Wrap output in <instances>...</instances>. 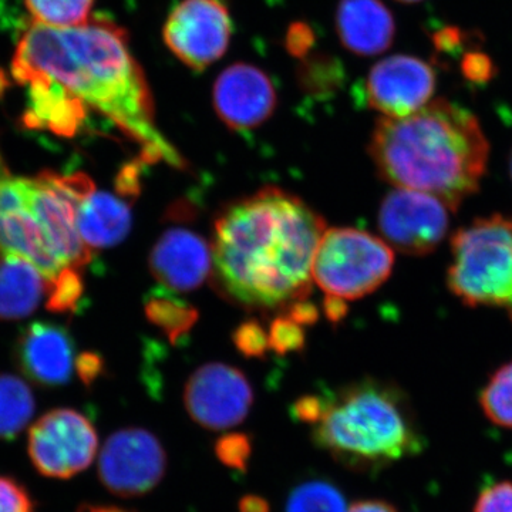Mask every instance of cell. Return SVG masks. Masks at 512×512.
<instances>
[{"label": "cell", "instance_id": "2", "mask_svg": "<svg viewBox=\"0 0 512 512\" xmlns=\"http://www.w3.org/2000/svg\"><path fill=\"white\" fill-rule=\"evenodd\" d=\"M326 225L301 198L276 187L231 202L212 237V284L248 311L288 309L306 301Z\"/></svg>", "mask_w": 512, "mask_h": 512}, {"label": "cell", "instance_id": "13", "mask_svg": "<svg viewBox=\"0 0 512 512\" xmlns=\"http://www.w3.org/2000/svg\"><path fill=\"white\" fill-rule=\"evenodd\" d=\"M436 90V73L424 60L392 56L380 60L367 74L366 101L383 117L410 116L430 103Z\"/></svg>", "mask_w": 512, "mask_h": 512}, {"label": "cell", "instance_id": "40", "mask_svg": "<svg viewBox=\"0 0 512 512\" xmlns=\"http://www.w3.org/2000/svg\"><path fill=\"white\" fill-rule=\"evenodd\" d=\"M323 306H325L326 316H328L330 322L333 323L340 322V320L345 318L346 313H348V305H346V301L336 298V296H326Z\"/></svg>", "mask_w": 512, "mask_h": 512}, {"label": "cell", "instance_id": "29", "mask_svg": "<svg viewBox=\"0 0 512 512\" xmlns=\"http://www.w3.org/2000/svg\"><path fill=\"white\" fill-rule=\"evenodd\" d=\"M268 336L269 348L274 349L279 355L299 352L305 346V332L302 326L286 315L274 319Z\"/></svg>", "mask_w": 512, "mask_h": 512}, {"label": "cell", "instance_id": "18", "mask_svg": "<svg viewBox=\"0 0 512 512\" xmlns=\"http://www.w3.org/2000/svg\"><path fill=\"white\" fill-rule=\"evenodd\" d=\"M340 43L356 56H377L392 46L396 23L382 0H340L336 10Z\"/></svg>", "mask_w": 512, "mask_h": 512}, {"label": "cell", "instance_id": "5", "mask_svg": "<svg viewBox=\"0 0 512 512\" xmlns=\"http://www.w3.org/2000/svg\"><path fill=\"white\" fill-rule=\"evenodd\" d=\"M447 286L464 305L512 303V218H477L451 238Z\"/></svg>", "mask_w": 512, "mask_h": 512}, {"label": "cell", "instance_id": "41", "mask_svg": "<svg viewBox=\"0 0 512 512\" xmlns=\"http://www.w3.org/2000/svg\"><path fill=\"white\" fill-rule=\"evenodd\" d=\"M348 512H399L394 505L383 500H362L350 505Z\"/></svg>", "mask_w": 512, "mask_h": 512}, {"label": "cell", "instance_id": "27", "mask_svg": "<svg viewBox=\"0 0 512 512\" xmlns=\"http://www.w3.org/2000/svg\"><path fill=\"white\" fill-rule=\"evenodd\" d=\"M84 292L83 276L77 266H64L47 281L46 308L50 312L69 313L77 311Z\"/></svg>", "mask_w": 512, "mask_h": 512}, {"label": "cell", "instance_id": "28", "mask_svg": "<svg viewBox=\"0 0 512 512\" xmlns=\"http://www.w3.org/2000/svg\"><path fill=\"white\" fill-rule=\"evenodd\" d=\"M215 456L225 467L244 473L252 456L251 437L244 433L224 434L215 443Z\"/></svg>", "mask_w": 512, "mask_h": 512}, {"label": "cell", "instance_id": "33", "mask_svg": "<svg viewBox=\"0 0 512 512\" xmlns=\"http://www.w3.org/2000/svg\"><path fill=\"white\" fill-rule=\"evenodd\" d=\"M461 72L470 82L484 84L490 82L497 73V67L490 56L481 52H470L461 62Z\"/></svg>", "mask_w": 512, "mask_h": 512}, {"label": "cell", "instance_id": "35", "mask_svg": "<svg viewBox=\"0 0 512 512\" xmlns=\"http://www.w3.org/2000/svg\"><path fill=\"white\" fill-rule=\"evenodd\" d=\"M116 191L121 198L134 200L140 192V164L130 163L124 165L116 178Z\"/></svg>", "mask_w": 512, "mask_h": 512}, {"label": "cell", "instance_id": "11", "mask_svg": "<svg viewBox=\"0 0 512 512\" xmlns=\"http://www.w3.org/2000/svg\"><path fill=\"white\" fill-rule=\"evenodd\" d=\"M254 390L237 367L210 363L192 373L184 390V406L204 429H232L247 419Z\"/></svg>", "mask_w": 512, "mask_h": 512}, {"label": "cell", "instance_id": "7", "mask_svg": "<svg viewBox=\"0 0 512 512\" xmlns=\"http://www.w3.org/2000/svg\"><path fill=\"white\" fill-rule=\"evenodd\" d=\"M99 437L92 421L73 409L43 414L29 429L28 454L43 477L69 480L97 456Z\"/></svg>", "mask_w": 512, "mask_h": 512}, {"label": "cell", "instance_id": "17", "mask_svg": "<svg viewBox=\"0 0 512 512\" xmlns=\"http://www.w3.org/2000/svg\"><path fill=\"white\" fill-rule=\"evenodd\" d=\"M148 264L151 274L165 288L194 291L211 276V247L190 229H168L154 245Z\"/></svg>", "mask_w": 512, "mask_h": 512}, {"label": "cell", "instance_id": "24", "mask_svg": "<svg viewBox=\"0 0 512 512\" xmlns=\"http://www.w3.org/2000/svg\"><path fill=\"white\" fill-rule=\"evenodd\" d=\"M147 318L158 326L171 342L190 332L198 313L192 306L171 296H151L146 306Z\"/></svg>", "mask_w": 512, "mask_h": 512}, {"label": "cell", "instance_id": "1", "mask_svg": "<svg viewBox=\"0 0 512 512\" xmlns=\"http://www.w3.org/2000/svg\"><path fill=\"white\" fill-rule=\"evenodd\" d=\"M12 73L19 84H55L99 111L143 147V160L184 167L156 127L147 77L134 59L126 30L104 18L76 28L32 23L20 36Z\"/></svg>", "mask_w": 512, "mask_h": 512}, {"label": "cell", "instance_id": "14", "mask_svg": "<svg viewBox=\"0 0 512 512\" xmlns=\"http://www.w3.org/2000/svg\"><path fill=\"white\" fill-rule=\"evenodd\" d=\"M0 254L29 259L49 281L64 268L28 205V178L0 174Z\"/></svg>", "mask_w": 512, "mask_h": 512}, {"label": "cell", "instance_id": "19", "mask_svg": "<svg viewBox=\"0 0 512 512\" xmlns=\"http://www.w3.org/2000/svg\"><path fill=\"white\" fill-rule=\"evenodd\" d=\"M28 87L26 127L49 130L60 137H74L86 120L87 107L55 84L32 82Z\"/></svg>", "mask_w": 512, "mask_h": 512}, {"label": "cell", "instance_id": "46", "mask_svg": "<svg viewBox=\"0 0 512 512\" xmlns=\"http://www.w3.org/2000/svg\"><path fill=\"white\" fill-rule=\"evenodd\" d=\"M510 173L512 178V151H511V157H510Z\"/></svg>", "mask_w": 512, "mask_h": 512}, {"label": "cell", "instance_id": "34", "mask_svg": "<svg viewBox=\"0 0 512 512\" xmlns=\"http://www.w3.org/2000/svg\"><path fill=\"white\" fill-rule=\"evenodd\" d=\"M315 42L311 28L305 23H295L288 30L286 35V49L291 55L305 57Z\"/></svg>", "mask_w": 512, "mask_h": 512}, {"label": "cell", "instance_id": "20", "mask_svg": "<svg viewBox=\"0 0 512 512\" xmlns=\"http://www.w3.org/2000/svg\"><path fill=\"white\" fill-rule=\"evenodd\" d=\"M130 205L109 192L94 191L77 208V227L90 249L120 244L131 229Z\"/></svg>", "mask_w": 512, "mask_h": 512}, {"label": "cell", "instance_id": "30", "mask_svg": "<svg viewBox=\"0 0 512 512\" xmlns=\"http://www.w3.org/2000/svg\"><path fill=\"white\" fill-rule=\"evenodd\" d=\"M28 488L16 478L0 476V512H35Z\"/></svg>", "mask_w": 512, "mask_h": 512}, {"label": "cell", "instance_id": "25", "mask_svg": "<svg viewBox=\"0 0 512 512\" xmlns=\"http://www.w3.org/2000/svg\"><path fill=\"white\" fill-rule=\"evenodd\" d=\"M285 512H348L339 488L323 480L306 481L289 494Z\"/></svg>", "mask_w": 512, "mask_h": 512}, {"label": "cell", "instance_id": "3", "mask_svg": "<svg viewBox=\"0 0 512 512\" xmlns=\"http://www.w3.org/2000/svg\"><path fill=\"white\" fill-rule=\"evenodd\" d=\"M369 154L386 183L427 192L454 212L480 190L490 143L470 110L437 99L410 116L380 117Z\"/></svg>", "mask_w": 512, "mask_h": 512}, {"label": "cell", "instance_id": "12", "mask_svg": "<svg viewBox=\"0 0 512 512\" xmlns=\"http://www.w3.org/2000/svg\"><path fill=\"white\" fill-rule=\"evenodd\" d=\"M28 205L47 245L64 266L83 268L92 261V249L84 244L77 227L80 202L63 187L59 174L43 171L28 178Z\"/></svg>", "mask_w": 512, "mask_h": 512}, {"label": "cell", "instance_id": "32", "mask_svg": "<svg viewBox=\"0 0 512 512\" xmlns=\"http://www.w3.org/2000/svg\"><path fill=\"white\" fill-rule=\"evenodd\" d=\"M474 512H512V483L503 481L485 488Z\"/></svg>", "mask_w": 512, "mask_h": 512}, {"label": "cell", "instance_id": "42", "mask_svg": "<svg viewBox=\"0 0 512 512\" xmlns=\"http://www.w3.org/2000/svg\"><path fill=\"white\" fill-rule=\"evenodd\" d=\"M238 510L239 512H269L271 508L268 501L261 495L248 494L239 500Z\"/></svg>", "mask_w": 512, "mask_h": 512}, {"label": "cell", "instance_id": "38", "mask_svg": "<svg viewBox=\"0 0 512 512\" xmlns=\"http://www.w3.org/2000/svg\"><path fill=\"white\" fill-rule=\"evenodd\" d=\"M286 316L299 325H313L319 319V311L313 303L299 301L286 309Z\"/></svg>", "mask_w": 512, "mask_h": 512}, {"label": "cell", "instance_id": "36", "mask_svg": "<svg viewBox=\"0 0 512 512\" xmlns=\"http://www.w3.org/2000/svg\"><path fill=\"white\" fill-rule=\"evenodd\" d=\"M76 370L86 386H92L103 373V359L96 353H82L76 357Z\"/></svg>", "mask_w": 512, "mask_h": 512}, {"label": "cell", "instance_id": "22", "mask_svg": "<svg viewBox=\"0 0 512 512\" xmlns=\"http://www.w3.org/2000/svg\"><path fill=\"white\" fill-rule=\"evenodd\" d=\"M36 402L25 380L0 375V440H13L28 427Z\"/></svg>", "mask_w": 512, "mask_h": 512}, {"label": "cell", "instance_id": "8", "mask_svg": "<svg viewBox=\"0 0 512 512\" xmlns=\"http://www.w3.org/2000/svg\"><path fill=\"white\" fill-rule=\"evenodd\" d=\"M167 453L148 430L128 427L111 434L99 454L97 474L106 490L117 497L151 493L167 473Z\"/></svg>", "mask_w": 512, "mask_h": 512}, {"label": "cell", "instance_id": "44", "mask_svg": "<svg viewBox=\"0 0 512 512\" xmlns=\"http://www.w3.org/2000/svg\"><path fill=\"white\" fill-rule=\"evenodd\" d=\"M397 2H402V3H417V2H423V0H397Z\"/></svg>", "mask_w": 512, "mask_h": 512}, {"label": "cell", "instance_id": "45", "mask_svg": "<svg viewBox=\"0 0 512 512\" xmlns=\"http://www.w3.org/2000/svg\"><path fill=\"white\" fill-rule=\"evenodd\" d=\"M507 309H508V313H510V318H511V322H512V303L510 306H507Z\"/></svg>", "mask_w": 512, "mask_h": 512}, {"label": "cell", "instance_id": "6", "mask_svg": "<svg viewBox=\"0 0 512 512\" xmlns=\"http://www.w3.org/2000/svg\"><path fill=\"white\" fill-rule=\"evenodd\" d=\"M393 265V249L382 239L356 228H329L316 249L312 279L326 295L356 301L379 289Z\"/></svg>", "mask_w": 512, "mask_h": 512}, {"label": "cell", "instance_id": "15", "mask_svg": "<svg viewBox=\"0 0 512 512\" xmlns=\"http://www.w3.org/2000/svg\"><path fill=\"white\" fill-rule=\"evenodd\" d=\"M214 107L232 130L264 124L276 107V90L268 74L247 63L229 66L214 84Z\"/></svg>", "mask_w": 512, "mask_h": 512}, {"label": "cell", "instance_id": "4", "mask_svg": "<svg viewBox=\"0 0 512 512\" xmlns=\"http://www.w3.org/2000/svg\"><path fill=\"white\" fill-rule=\"evenodd\" d=\"M313 443L340 466L377 473L426 446L406 394L393 384L365 379L323 399Z\"/></svg>", "mask_w": 512, "mask_h": 512}, {"label": "cell", "instance_id": "37", "mask_svg": "<svg viewBox=\"0 0 512 512\" xmlns=\"http://www.w3.org/2000/svg\"><path fill=\"white\" fill-rule=\"evenodd\" d=\"M323 410V399L319 396H306L299 399L293 406V414L303 423H316Z\"/></svg>", "mask_w": 512, "mask_h": 512}, {"label": "cell", "instance_id": "31", "mask_svg": "<svg viewBox=\"0 0 512 512\" xmlns=\"http://www.w3.org/2000/svg\"><path fill=\"white\" fill-rule=\"evenodd\" d=\"M234 342L239 352L247 357H262L269 349L268 332L255 320L239 326L234 333Z\"/></svg>", "mask_w": 512, "mask_h": 512}, {"label": "cell", "instance_id": "39", "mask_svg": "<svg viewBox=\"0 0 512 512\" xmlns=\"http://www.w3.org/2000/svg\"><path fill=\"white\" fill-rule=\"evenodd\" d=\"M461 37L463 35H461L460 30L457 28H444L433 36V42L440 52L451 53L456 52L458 47H460Z\"/></svg>", "mask_w": 512, "mask_h": 512}, {"label": "cell", "instance_id": "16", "mask_svg": "<svg viewBox=\"0 0 512 512\" xmlns=\"http://www.w3.org/2000/svg\"><path fill=\"white\" fill-rule=\"evenodd\" d=\"M15 359L23 375L40 387L64 386L76 367L73 340L55 323H30L20 333Z\"/></svg>", "mask_w": 512, "mask_h": 512}, {"label": "cell", "instance_id": "26", "mask_svg": "<svg viewBox=\"0 0 512 512\" xmlns=\"http://www.w3.org/2000/svg\"><path fill=\"white\" fill-rule=\"evenodd\" d=\"M480 406L491 423L512 429V362L501 366L485 384Z\"/></svg>", "mask_w": 512, "mask_h": 512}, {"label": "cell", "instance_id": "43", "mask_svg": "<svg viewBox=\"0 0 512 512\" xmlns=\"http://www.w3.org/2000/svg\"><path fill=\"white\" fill-rule=\"evenodd\" d=\"M77 512H136L127 510V508L119 507V505H94L82 504L77 508Z\"/></svg>", "mask_w": 512, "mask_h": 512}, {"label": "cell", "instance_id": "23", "mask_svg": "<svg viewBox=\"0 0 512 512\" xmlns=\"http://www.w3.org/2000/svg\"><path fill=\"white\" fill-rule=\"evenodd\" d=\"M33 23L49 28H76L89 22L94 0H25Z\"/></svg>", "mask_w": 512, "mask_h": 512}, {"label": "cell", "instance_id": "9", "mask_svg": "<svg viewBox=\"0 0 512 512\" xmlns=\"http://www.w3.org/2000/svg\"><path fill=\"white\" fill-rule=\"evenodd\" d=\"M450 211L446 202L427 192L396 188L384 197L377 225L390 248L424 256L436 251L446 238Z\"/></svg>", "mask_w": 512, "mask_h": 512}, {"label": "cell", "instance_id": "10", "mask_svg": "<svg viewBox=\"0 0 512 512\" xmlns=\"http://www.w3.org/2000/svg\"><path fill=\"white\" fill-rule=\"evenodd\" d=\"M232 19L221 0H183L168 15L165 46L192 70H204L227 53Z\"/></svg>", "mask_w": 512, "mask_h": 512}, {"label": "cell", "instance_id": "21", "mask_svg": "<svg viewBox=\"0 0 512 512\" xmlns=\"http://www.w3.org/2000/svg\"><path fill=\"white\" fill-rule=\"evenodd\" d=\"M47 279L29 259L0 254V319L19 320L36 311Z\"/></svg>", "mask_w": 512, "mask_h": 512}]
</instances>
